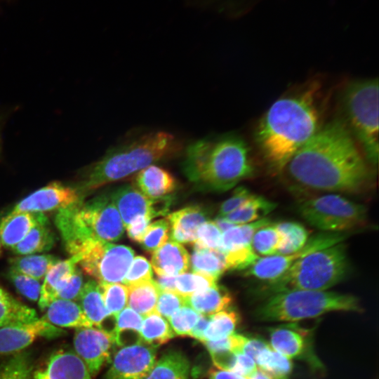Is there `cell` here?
<instances>
[{
    "label": "cell",
    "instance_id": "cell-22",
    "mask_svg": "<svg viewBox=\"0 0 379 379\" xmlns=\"http://www.w3.org/2000/svg\"><path fill=\"white\" fill-rule=\"evenodd\" d=\"M207 216L199 206H191L170 213L167 220L170 225V235L178 243H193L197 231Z\"/></svg>",
    "mask_w": 379,
    "mask_h": 379
},
{
    "label": "cell",
    "instance_id": "cell-47",
    "mask_svg": "<svg viewBox=\"0 0 379 379\" xmlns=\"http://www.w3.org/2000/svg\"><path fill=\"white\" fill-rule=\"evenodd\" d=\"M222 232L213 221H206L198 228L194 246L206 248L220 251L222 245Z\"/></svg>",
    "mask_w": 379,
    "mask_h": 379
},
{
    "label": "cell",
    "instance_id": "cell-41",
    "mask_svg": "<svg viewBox=\"0 0 379 379\" xmlns=\"http://www.w3.org/2000/svg\"><path fill=\"white\" fill-rule=\"evenodd\" d=\"M218 279L199 272H185L176 276L175 290L185 298L204 291L217 284Z\"/></svg>",
    "mask_w": 379,
    "mask_h": 379
},
{
    "label": "cell",
    "instance_id": "cell-51",
    "mask_svg": "<svg viewBox=\"0 0 379 379\" xmlns=\"http://www.w3.org/2000/svg\"><path fill=\"white\" fill-rule=\"evenodd\" d=\"M252 193L244 187H237L233 194L223 201L219 208L218 216L224 218L241 206L252 196Z\"/></svg>",
    "mask_w": 379,
    "mask_h": 379
},
{
    "label": "cell",
    "instance_id": "cell-28",
    "mask_svg": "<svg viewBox=\"0 0 379 379\" xmlns=\"http://www.w3.org/2000/svg\"><path fill=\"white\" fill-rule=\"evenodd\" d=\"M190 364L180 351L168 350L164 353L152 368V379H190Z\"/></svg>",
    "mask_w": 379,
    "mask_h": 379
},
{
    "label": "cell",
    "instance_id": "cell-16",
    "mask_svg": "<svg viewBox=\"0 0 379 379\" xmlns=\"http://www.w3.org/2000/svg\"><path fill=\"white\" fill-rule=\"evenodd\" d=\"M65 331L52 325L44 319L13 324L0 328V354L21 352L36 338H53L60 336Z\"/></svg>",
    "mask_w": 379,
    "mask_h": 379
},
{
    "label": "cell",
    "instance_id": "cell-10",
    "mask_svg": "<svg viewBox=\"0 0 379 379\" xmlns=\"http://www.w3.org/2000/svg\"><path fill=\"white\" fill-rule=\"evenodd\" d=\"M301 217L322 232H345L364 225L367 208L345 197L327 194L307 198L298 203Z\"/></svg>",
    "mask_w": 379,
    "mask_h": 379
},
{
    "label": "cell",
    "instance_id": "cell-53",
    "mask_svg": "<svg viewBox=\"0 0 379 379\" xmlns=\"http://www.w3.org/2000/svg\"><path fill=\"white\" fill-rule=\"evenodd\" d=\"M152 218L147 215H141L131 222L125 228L128 237L133 241L140 243Z\"/></svg>",
    "mask_w": 379,
    "mask_h": 379
},
{
    "label": "cell",
    "instance_id": "cell-32",
    "mask_svg": "<svg viewBox=\"0 0 379 379\" xmlns=\"http://www.w3.org/2000/svg\"><path fill=\"white\" fill-rule=\"evenodd\" d=\"M190 262L193 272L206 274L216 279L227 270L224 254L217 250L194 246Z\"/></svg>",
    "mask_w": 379,
    "mask_h": 379
},
{
    "label": "cell",
    "instance_id": "cell-23",
    "mask_svg": "<svg viewBox=\"0 0 379 379\" xmlns=\"http://www.w3.org/2000/svg\"><path fill=\"white\" fill-rule=\"evenodd\" d=\"M175 178L166 169L155 164L149 166L135 174V187L149 199L166 196L176 188Z\"/></svg>",
    "mask_w": 379,
    "mask_h": 379
},
{
    "label": "cell",
    "instance_id": "cell-34",
    "mask_svg": "<svg viewBox=\"0 0 379 379\" xmlns=\"http://www.w3.org/2000/svg\"><path fill=\"white\" fill-rule=\"evenodd\" d=\"M175 336L169 323L157 312L145 316L142 320L140 331L141 343L157 348Z\"/></svg>",
    "mask_w": 379,
    "mask_h": 379
},
{
    "label": "cell",
    "instance_id": "cell-46",
    "mask_svg": "<svg viewBox=\"0 0 379 379\" xmlns=\"http://www.w3.org/2000/svg\"><path fill=\"white\" fill-rule=\"evenodd\" d=\"M8 277L16 290L30 301L39 300L41 287L40 281L10 268Z\"/></svg>",
    "mask_w": 379,
    "mask_h": 379
},
{
    "label": "cell",
    "instance_id": "cell-56",
    "mask_svg": "<svg viewBox=\"0 0 379 379\" xmlns=\"http://www.w3.org/2000/svg\"><path fill=\"white\" fill-rule=\"evenodd\" d=\"M208 379H250L236 373L219 369L216 367L209 369Z\"/></svg>",
    "mask_w": 379,
    "mask_h": 379
},
{
    "label": "cell",
    "instance_id": "cell-15",
    "mask_svg": "<svg viewBox=\"0 0 379 379\" xmlns=\"http://www.w3.org/2000/svg\"><path fill=\"white\" fill-rule=\"evenodd\" d=\"M79 201L80 192L77 189L52 182L22 199L11 211L44 213L66 208Z\"/></svg>",
    "mask_w": 379,
    "mask_h": 379
},
{
    "label": "cell",
    "instance_id": "cell-17",
    "mask_svg": "<svg viewBox=\"0 0 379 379\" xmlns=\"http://www.w3.org/2000/svg\"><path fill=\"white\" fill-rule=\"evenodd\" d=\"M309 331L296 324H281L269 329L270 345L277 352L288 359H307L320 364L316 357L310 353L311 344Z\"/></svg>",
    "mask_w": 379,
    "mask_h": 379
},
{
    "label": "cell",
    "instance_id": "cell-31",
    "mask_svg": "<svg viewBox=\"0 0 379 379\" xmlns=\"http://www.w3.org/2000/svg\"><path fill=\"white\" fill-rule=\"evenodd\" d=\"M36 311L17 300L0 286V328L38 319Z\"/></svg>",
    "mask_w": 379,
    "mask_h": 379
},
{
    "label": "cell",
    "instance_id": "cell-45",
    "mask_svg": "<svg viewBox=\"0 0 379 379\" xmlns=\"http://www.w3.org/2000/svg\"><path fill=\"white\" fill-rule=\"evenodd\" d=\"M200 314L187 305L180 307L169 319V324L175 335L188 336L197 324Z\"/></svg>",
    "mask_w": 379,
    "mask_h": 379
},
{
    "label": "cell",
    "instance_id": "cell-42",
    "mask_svg": "<svg viewBox=\"0 0 379 379\" xmlns=\"http://www.w3.org/2000/svg\"><path fill=\"white\" fill-rule=\"evenodd\" d=\"M32 365L28 352H19L0 367V379H31Z\"/></svg>",
    "mask_w": 379,
    "mask_h": 379
},
{
    "label": "cell",
    "instance_id": "cell-49",
    "mask_svg": "<svg viewBox=\"0 0 379 379\" xmlns=\"http://www.w3.org/2000/svg\"><path fill=\"white\" fill-rule=\"evenodd\" d=\"M187 305L186 298L173 291H160L156 305L155 312L169 319L180 307Z\"/></svg>",
    "mask_w": 379,
    "mask_h": 379
},
{
    "label": "cell",
    "instance_id": "cell-48",
    "mask_svg": "<svg viewBox=\"0 0 379 379\" xmlns=\"http://www.w3.org/2000/svg\"><path fill=\"white\" fill-rule=\"evenodd\" d=\"M153 273L149 261L143 256L135 257L122 282L127 287L152 280Z\"/></svg>",
    "mask_w": 379,
    "mask_h": 379
},
{
    "label": "cell",
    "instance_id": "cell-50",
    "mask_svg": "<svg viewBox=\"0 0 379 379\" xmlns=\"http://www.w3.org/2000/svg\"><path fill=\"white\" fill-rule=\"evenodd\" d=\"M81 272L77 267L56 291L54 299L77 300L83 286Z\"/></svg>",
    "mask_w": 379,
    "mask_h": 379
},
{
    "label": "cell",
    "instance_id": "cell-29",
    "mask_svg": "<svg viewBox=\"0 0 379 379\" xmlns=\"http://www.w3.org/2000/svg\"><path fill=\"white\" fill-rule=\"evenodd\" d=\"M112 333L114 345L126 346L140 341L142 316L130 308L124 307L115 317Z\"/></svg>",
    "mask_w": 379,
    "mask_h": 379
},
{
    "label": "cell",
    "instance_id": "cell-40",
    "mask_svg": "<svg viewBox=\"0 0 379 379\" xmlns=\"http://www.w3.org/2000/svg\"><path fill=\"white\" fill-rule=\"evenodd\" d=\"M281 242V235L275 224L261 227L254 233L251 246L259 256H270L277 253Z\"/></svg>",
    "mask_w": 379,
    "mask_h": 379
},
{
    "label": "cell",
    "instance_id": "cell-11",
    "mask_svg": "<svg viewBox=\"0 0 379 379\" xmlns=\"http://www.w3.org/2000/svg\"><path fill=\"white\" fill-rule=\"evenodd\" d=\"M345 233L323 232L309 237L305 246L292 254L260 257L246 269V274L267 281L274 280L303 257L315 251L343 242L347 237Z\"/></svg>",
    "mask_w": 379,
    "mask_h": 379
},
{
    "label": "cell",
    "instance_id": "cell-44",
    "mask_svg": "<svg viewBox=\"0 0 379 379\" xmlns=\"http://www.w3.org/2000/svg\"><path fill=\"white\" fill-rule=\"evenodd\" d=\"M169 236L168 220L160 219L148 225L140 244L145 251L153 253L168 241Z\"/></svg>",
    "mask_w": 379,
    "mask_h": 379
},
{
    "label": "cell",
    "instance_id": "cell-20",
    "mask_svg": "<svg viewBox=\"0 0 379 379\" xmlns=\"http://www.w3.org/2000/svg\"><path fill=\"white\" fill-rule=\"evenodd\" d=\"M48 222L43 213L11 211L0 220V253L21 241L37 224Z\"/></svg>",
    "mask_w": 379,
    "mask_h": 379
},
{
    "label": "cell",
    "instance_id": "cell-19",
    "mask_svg": "<svg viewBox=\"0 0 379 379\" xmlns=\"http://www.w3.org/2000/svg\"><path fill=\"white\" fill-rule=\"evenodd\" d=\"M32 379H92L83 360L69 350L53 352L46 362L34 372Z\"/></svg>",
    "mask_w": 379,
    "mask_h": 379
},
{
    "label": "cell",
    "instance_id": "cell-25",
    "mask_svg": "<svg viewBox=\"0 0 379 379\" xmlns=\"http://www.w3.org/2000/svg\"><path fill=\"white\" fill-rule=\"evenodd\" d=\"M232 302V295L228 290L217 284L186 298L187 305L204 315H211L227 310Z\"/></svg>",
    "mask_w": 379,
    "mask_h": 379
},
{
    "label": "cell",
    "instance_id": "cell-8",
    "mask_svg": "<svg viewBox=\"0 0 379 379\" xmlns=\"http://www.w3.org/2000/svg\"><path fill=\"white\" fill-rule=\"evenodd\" d=\"M55 222L61 235H77L117 241L123 236L124 226L109 194L59 210Z\"/></svg>",
    "mask_w": 379,
    "mask_h": 379
},
{
    "label": "cell",
    "instance_id": "cell-18",
    "mask_svg": "<svg viewBox=\"0 0 379 379\" xmlns=\"http://www.w3.org/2000/svg\"><path fill=\"white\" fill-rule=\"evenodd\" d=\"M109 194L124 227L141 215H147L152 219L159 216L157 199L147 198L131 185H121Z\"/></svg>",
    "mask_w": 379,
    "mask_h": 379
},
{
    "label": "cell",
    "instance_id": "cell-9",
    "mask_svg": "<svg viewBox=\"0 0 379 379\" xmlns=\"http://www.w3.org/2000/svg\"><path fill=\"white\" fill-rule=\"evenodd\" d=\"M67 251L79 258L82 270L98 284L122 281L134 258L133 250L96 238L62 237Z\"/></svg>",
    "mask_w": 379,
    "mask_h": 379
},
{
    "label": "cell",
    "instance_id": "cell-60",
    "mask_svg": "<svg viewBox=\"0 0 379 379\" xmlns=\"http://www.w3.org/2000/svg\"><path fill=\"white\" fill-rule=\"evenodd\" d=\"M142 379H152V378H150L149 376H147V377H145V378H144Z\"/></svg>",
    "mask_w": 379,
    "mask_h": 379
},
{
    "label": "cell",
    "instance_id": "cell-55",
    "mask_svg": "<svg viewBox=\"0 0 379 379\" xmlns=\"http://www.w3.org/2000/svg\"><path fill=\"white\" fill-rule=\"evenodd\" d=\"M210 320V315L201 314L200 317L189 333L190 337H192L199 341L203 340L204 331L208 324Z\"/></svg>",
    "mask_w": 379,
    "mask_h": 379
},
{
    "label": "cell",
    "instance_id": "cell-36",
    "mask_svg": "<svg viewBox=\"0 0 379 379\" xmlns=\"http://www.w3.org/2000/svg\"><path fill=\"white\" fill-rule=\"evenodd\" d=\"M59 260L58 258L47 254L20 255L10 259V268L41 281Z\"/></svg>",
    "mask_w": 379,
    "mask_h": 379
},
{
    "label": "cell",
    "instance_id": "cell-26",
    "mask_svg": "<svg viewBox=\"0 0 379 379\" xmlns=\"http://www.w3.org/2000/svg\"><path fill=\"white\" fill-rule=\"evenodd\" d=\"M77 300L93 327L104 330L105 321L112 316L105 305L99 284L95 280L85 283Z\"/></svg>",
    "mask_w": 379,
    "mask_h": 379
},
{
    "label": "cell",
    "instance_id": "cell-35",
    "mask_svg": "<svg viewBox=\"0 0 379 379\" xmlns=\"http://www.w3.org/2000/svg\"><path fill=\"white\" fill-rule=\"evenodd\" d=\"M277 205L262 196L253 194L241 206L224 218L235 225L246 224L263 218Z\"/></svg>",
    "mask_w": 379,
    "mask_h": 379
},
{
    "label": "cell",
    "instance_id": "cell-7",
    "mask_svg": "<svg viewBox=\"0 0 379 379\" xmlns=\"http://www.w3.org/2000/svg\"><path fill=\"white\" fill-rule=\"evenodd\" d=\"M378 78L352 81L341 95L342 120L372 167L378 162Z\"/></svg>",
    "mask_w": 379,
    "mask_h": 379
},
{
    "label": "cell",
    "instance_id": "cell-58",
    "mask_svg": "<svg viewBox=\"0 0 379 379\" xmlns=\"http://www.w3.org/2000/svg\"><path fill=\"white\" fill-rule=\"evenodd\" d=\"M214 222L215 223L217 227L219 228V230L222 232V233H223L226 230L236 225L235 224L230 222L225 218H220V217H218L215 220Z\"/></svg>",
    "mask_w": 379,
    "mask_h": 379
},
{
    "label": "cell",
    "instance_id": "cell-5",
    "mask_svg": "<svg viewBox=\"0 0 379 379\" xmlns=\"http://www.w3.org/2000/svg\"><path fill=\"white\" fill-rule=\"evenodd\" d=\"M359 298L328 291L293 290L267 295L255 310L262 321L295 322L331 312H361Z\"/></svg>",
    "mask_w": 379,
    "mask_h": 379
},
{
    "label": "cell",
    "instance_id": "cell-39",
    "mask_svg": "<svg viewBox=\"0 0 379 379\" xmlns=\"http://www.w3.org/2000/svg\"><path fill=\"white\" fill-rule=\"evenodd\" d=\"M240 317L233 310H225L210 315L208 324L204 333V341L218 340L234 333Z\"/></svg>",
    "mask_w": 379,
    "mask_h": 379
},
{
    "label": "cell",
    "instance_id": "cell-24",
    "mask_svg": "<svg viewBox=\"0 0 379 379\" xmlns=\"http://www.w3.org/2000/svg\"><path fill=\"white\" fill-rule=\"evenodd\" d=\"M46 310L42 318L57 327L77 329L93 327L76 301L55 299L49 303Z\"/></svg>",
    "mask_w": 379,
    "mask_h": 379
},
{
    "label": "cell",
    "instance_id": "cell-33",
    "mask_svg": "<svg viewBox=\"0 0 379 379\" xmlns=\"http://www.w3.org/2000/svg\"><path fill=\"white\" fill-rule=\"evenodd\" d=\"M128 288L130 308L144 317L155 312L160 291L153 279L128 286Z\"/></svg>",
    "mask_w": 379,
    "mask_h": 379
},
{
    "label": "cell",
    "instance_id": "cell-4",
    "mask_svg": "<svg viewBox=\"0 0 379 379\" xmlns=\"http://www.w3.org/2000/svg\"><path fill=\"white\" fill-rule=\"evenodd\" d=\"M181 145L165 131L145 133L109 149L90 166L82 184L85 191L118 181L179 154Z\"/></svg>",
    "mask_w": 379,
    "mask_h": 379
},
{
    "label": "cell",
    "instance_id": "cell-54",
    "mask_svg": "<svg viewBox=\"0 0 379 379\" xmlns=\"http://www.w3.org/2000/svg\"><path fill=\"white\" fill-rule=\"evenodd\" d=\"M269 345L268 343L261 338L246 336L241 353L248 355L255 361L261 352Z\"/></svg>",
    "mask_w": 379,
    "mask_h": 379
},
{
    "label": "cell",
    "instance_id": "cell-13",
    "mask_svg": "<svg viewBox=\"0 0 379 379\" xmlns=\"http://www.w3.org/2000/svg\"><path fill=\"white\" fill-rule=\"evenodd\" d=\"M156 361V347L141 342L124 346L114 354L104 379H142Z\"/></svg>",
    "mask_w": 379,
    "mask_h": 379
},
{
    "label": "cell",
    "instance_id": "cell-30",
    "mask_svg": "<svg viewBox=\"0 0 379 379\" xmlns=\"http://www.w3.org/2000/svg\"><path fill=\"white\" fill-rule=\"evenodd\" d=\"M55 237L48 222L35 225L11 251L18 255L36 254L49 251L54 245Z\"/></svg>",
    "mask_w": 379,
    "mask_h": 379
},
{
    "label": "cell",
    "instance_id": "cell-3",
    "mask_svg": "<svg viewBox=\"0 0 379 379\" xmlns=\"http://www.w3.org/2000/svg\"><path fill=\"white\" fill-rule=\"evenodd\" d=\"M182 167L199 189L212 192L227 191L254 173L247 143L234 134L192 142L185 149Z\"/></svg>",
    "mask_w": 379,
    "mask_h": 379
},
{
    "label": "cell",
    "instance_id": "cell-1",
    "mask_svg": "<svg viewBox=\"0 0 379 379\" xmlns=\"http://www.w3.org/2000/svg\"><path fill=\"white\" fill-rule=\"evenodd\" d=\"M284 173L301 187L330 192L359 194L373 182V167L341 119L322 124Z\"/></svg>",
    "mask_w": 379,
    "mask_h": 379
},
{
    "label": "cell",
    "instance_id": "cell-2",
    "mask_svg": "<svg viewBox=\"0 0 379 379\" xmlns=\"http://www.w3.org/2000/svg\"><path fill=\"white\" fill-rule=\"evenodd\" d=\"M319 98V85L311 83L277 99L258 122L255 141L272 173L281 174L322 125Z\"/></svg>",
    "mask_w": 379,
    "mask_h": 379
},
{
    "label": "cell",
    "instance_id": "cell-21",
    "mask_svg": "<svg viewBox=\"0 0 379 379\" xmlns=\"http://www.w3.org/2000/svg\"><path fill=\"white\" fill-rule=\"evenodd\" d=\"M190 259L180 243L170 240L152 253L151 265L157 275L178 276L189 269Z\"/></svg>",
    "mask_w": 379,
    "mask_h": 379
},
{
    "label": "cell",
    "instance_id": "cell-59",
    "mask_svg": "<svg viewBox=\"0 0 379 379\" xmlns=\"http://www.w3.org/2000/svg\"><path fill=\"white\" fill-rule=\"evenodd\" d=\"M250 379H272L264 372L258 369L254 375H253Z\"/></svg>",
    "mask_w": 379,
    "mask_h": 379
},
{
    "label": "cell",
    "instance_id": "cell-6",
    "mask_svg": "<svg viewBox=\"0 0 379 379\" xmlns=\"http://www.w3.org/2000/svg\"><path fill=\"white\" fill-rule=\"evenodd\" d=\"M349 270L343 242L315 251L295 262L265 289L273 293L293 291H326L340 282Z\"/></svg>",
    "mask_w": 379,
    "mask_h": 379
},
{
    "label": "cell",
    "instance_id": "cell-43",
    "mask_svg": "<svg viewBox=\"0 0 379 379\" xmlns=\"http://www.w3.org/2000/svg\"><path fill=\"white\" fill-rule=\"evenodd\" d=\"M105 305L109 314L115 317L126 305L128 288L121 284H99Z\"/></svg>",
    "mask_w": 379,
    "mask_h": 379
},
{
    "label": "cell",
    "instance_id": "cell-27",
    "mask_svg": "<svg viewBox=\"0 0 379 379\" xmlns=\"http://www.w3.org/2000/svg\"><path fill=\"white\" fill-rule=\"evenodd\" d=\"M79 262L77 256H71L64 260H59L47 272L41 287L39 307L41 310L46 309L53 300L54 295L65 280L76 269Z\"/></svg>",
    "mask_w": 379,
    "mask_h": 379
},
{
    "label": "cell",
    "instance_id": "cell-57",
    "mask_svg": "<svg viewBox=\"0 0 379 379\" xmlns=\"http://www.w3.org/2000/svg\"><path fill=\"white\" fill-rule=\"evenodd\" d=\"M175 278L176 276H161L157 275L154 283L159 288L160 291H173L175 290Z\"/></svg>",
    "mask_w": 379,
    "mask_h": 379
},
{
    "label": "cell",
    "instance_id": "cell-14",
    "mask_svg": "<svg viewBox=\"0 0 379 379\" xmlns=\"http://www.w3.org/2000/svg\"><path fill=\"white\" fill-rule=\"evenodd\" d=\"M73 343L76 354L85 363L91 376L110 360L114 345L112 333L95 327L77 328Z\"/></svg>",
    "mask_w": 379,
    "mask_h": 379
},
{
    "label": "cell",
    "instance_id": "cell-38",
    "mask_svg": "<svg viewBox=\"0 0 379 379\" xmlns=\"http://www.w3.org/2000/svg\"><path fill=\"white\" fill-rule=\"evenodd\" d=\"M275 225L281 235V242L277 254H292L302 248L309 239L307 230L298 222L286 221Z\"/></svg>",
    "mask_w": 379,
    "mask_h": 379
},
{
    "label": "cell",
    "instance_id": "cell-12",
    "mask_svg": "<svg viewBox=\"0 0 379 379\" xmlns=\"http://www.w3.org/2000/svg\"><path fill=\"white\" fill-rule=\"evenodd\" d=\"M270 223V219L263 218L236 225L222 233L220 252L224 254L227 270H246L260 258L253 250L252 238L257 230Z\"/></svg>",
    "mask_w": 379,
    "mask_h": 379
},
{
    "label": "cell",
    "instance_id": "cell-52",
    "mask_svg": "<svg viewBox=\"0 0 379 379\" xmlns=\"http://www.w3.org/2000/svg\"><path fill=\"white\" fill-rule=\"evenodd\" d=\"M258 371L255 361L244 353H237L232 372L251 378Z\"/></svg>",
    "mask_w": 379,
    "mask_h": 379
},
{
    "label": "cell",
    "instance_id": "cell-37",
    "mask_svg": "<svg viewBox=\"0 0 379 379\" xmlns=\"http://www.w3.org/2000/svg\"><path fill=\"white\" fill-rule=\"evenodd\" d=\"M257 366L272 379H290L293 371L291 359L275 351L270 345L255 360Z\"/></svg>",
    "mask_w": 379,
    "mask_h": 379
}]
</instances>
